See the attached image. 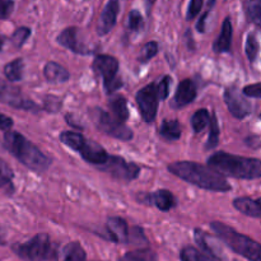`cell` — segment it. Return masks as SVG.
Returning <instances> with one entry per match:
<instances>
[{"label": "cell", "instance_id": "obj_31", "mask_svg": "<svg viewBox=\"0 0 261 261\" xmlns=\"http://www.w3.org/2000/svg\"><path fill=\"white\" fill-rule=\"evenodd\" d=\"M144 28V19L138 10H132L127 17V30L130 32H140Z\"/></svg>", "mask_w": 261, "mask_h": 261}, {"label": "cell", "instance_id": "obj_39", "mask_svg": "<svg viewBox=\"0 0 261 261\" xmlns=\"http://www.w3.org/2000/svg\"><path fill=\"white\" fill-rule=\"evenodd\" d=\"M242 93H244V96H246V97H251V98L260 99L261 98L260 83L257 82V83L251 84V86H246L244 88V91H242Z\"/></svg>", "mask_w": 261, "mask_h": 261}, {"label": "cell", "instance_id": "obj_29", "mask_svg": "<svg viewBox=\"0 0 261 261\" xmlns=\"http://www.w3.org/2000/svg\"><path fill=\"white\" fill-rule=\"evenodd\" d=\"M247 15L256 27L261 25V0H249L246 5Z\"/></svg>", "mask_w": 261, "mask_h": 261}, {"label": "cell", "instance_id": "obj_10", "mask_svg": "<svg viewBox=\"0 0 261 261\" xmlns=\"http://www.w3.org/2000/svg\"><path fill=\"white\" fill-rule=\"evenodd\" d=\"M0 102L14 109L24 110V111L38 112L42 110L35 102L25 98L18 87L12 86L3 79H0Z\"/></svg>", "mask_w": 261, "mask_h": 261}, {"label": "cell", "instance_id": "obj_28", "mask_svg": "<svg viewBox=\"0 0 261 261\" xmlns=\"http://www.w3.org/2000/svg\"><path fill=\"white\" fill-rule=\"evenodd\" d=\"M209 119H211V115H209L208 110L206 109H200L193 115L191 117V125H193V129L195 133H201L206 126L209 125Z\"/></svg>", "mask_w": 261, "mask_h": 261}, {"label": "cell", "instance_id": "obj_5", "mask_svg": "<svg viewBox=\"0 0 261 261\" xmlns=\"http://www.w3.org/2000/svg\"><path fill=\"white\" fill-rule=\"evenodd\" d=\"M60 142L78 153L86 162L91 163L96 167L103 165L110 155L101 145L97 144L93 140L86 139L83 135L75 132L61 133Z\"/></svg>", "mask_w": 261, "mask_h": 261}, {"label": "cell", "instance_id": "obj_17", "mask_svg": "<svg viewBox=\"0 0 261 261\" xmlns=\"http://www.w3.org/2000/svg\"><path fill=\"white\" fill-rule=\"evenodd\" d=\"M196 98V86L190 78L184 79L180 82L177 89H176L175 97H173V106L180 109V107L188 106L189 103L194 102Z\"/></svg>", "mask_w": 261, "mask_h": 261}, {"label": "cell", "instance_id": "obj_12", "mask_svg": "<svg viewBox=\"0 0 261 261\" xmlns=\"http://www.w3.org/2000/svg\"><path fill=\"white\" fill-rule=\"evenodd\" d=\"M224 102L232 116L242 120L252 112V105L241 94L236 87H229L224 91Z\"/></svg>", "mask_w": 261, "mask_h": 261}, {"label": "cell", "instance_id": "obj_8", "mask_svg": "<svg viewBox=\"0 0 261 261\" xmlns=\"http://www.w3.org/2000/svg\"><path fill=\"white\" fill-rule=\"evenodd\" d=\"M13 251L24 261H45L51 252L50 237L46 233H38L27 242L14 245Z\"/></svg>", "mask_w": 261, "mask_h": 261}, {"label": "cell", "instance_id": "obj_38", "mask_svg": "<svg viewBox=\"0 0 261 261\" xmlns=\"http://www.w3.org/2000/svg\"><path fill=\"white\" fill-rule=\"evenodd\" d=\"M14 10L13 0H0V19H8Z\"/></svg>", "mask_w": 261, "mask_h": 261}, {"label": "cell", "instance_id": "obj_33", "mask_svg": "<svg viewBox=\"0 0 261 261\" xmlns=\"http://www.w3.org/2000/svg\"><path fill=\"white\" fill-rule=\"evenodd\" d=\"M31 36V28L28 27H19L14 31V33L10 37L13 46H15L17 48H20L25 43V41L28 40V37Z\"/></svg>", "mask_w": 261, "mask_h": 261}, {"label": "cell", "instance_id": "obj_16", "mask_svg": "<svg viewBox=\"0 0 261 261\" xmlns=\"http://www.w3.org/2000/svg\"><path fill=\"white\" fill-rule=\"evenodd\" d=\"M107 237L111 241L122 244L129 241V227L125 219L120 217H110L106 222Z\"/></svg>", "mask_w": 261, "mask_h": 261}, {"label": "cell", "instance_id": "obj_34", "mask_svg": "<svg viewBox=\"0 0 261 261\" xmlns=\"http://www.w3.org/2000/svg\"><path fill=\"white\" fill-rule=\"evenodd\" d=\"M171 83H172V78H171L170 75L163 76L162 81L155 83L160 101H165V99H167L168 94H170V91H171Z\"/></svg>", "mask_w": 261, "mask_h": 261}, {"label": "cell", "instance_id": "obj_30", "mask_svg": "<svg viewBox=\"0 0 261 261\" xmlns=\"http://www.w3.org/2000/svg\"><path fill=\"white\" fill-rule=\"evenodd\" d=\"M259 41H257L255 33H250L247 36L246 46H245V53H246V56L250 63H254L256 60L257 54H259Z\"/></svg>", "mask_w": 261, "mask_h": 261}, {"label": "cell", "instance_id": "obj_32", "mask_svg": "<svg viewBox=\"0 0 261 261\" xmlns=\"http://www.w3.org/2000/svg\"><path fill=\"white\" fill-rule=\"evenodd\" d=\"M158 50H160V48H158V43L155 42V41H149V42H147L143 46L142 53H140L138 60H139L140 63H148L150 59H153L157 55Z\"/></svg>", "mask_w": 261, "mask_h": 261}, {"label": "cell", "instance_id": "obj_11", "mask_svg": "<svg viewBox=\"0 0 261 261\" xmlns=\"http://www.w3.org/2000/svg\"><path fill=\"white\" fill-rule=\"evenodd\" d=\"M135 99H137V103L139 106L143 120L148 124L154 121L158 111V102H160L155 83H150L143 87L137 93Z\"/></svg>", "mask_w": 261, "mask_h": 261}, {"label": "cell", "instance_id": "obj_9", "mask_svg": "<svg viewBox=\"0 0 261 261\" xmlns=\"http://www.w3.org/2000/svg\"><path fill=\"white\" fill-rule=\"evenodd\" d=\"M99 171L109 173L115 180L133 181L140 175V167L134 162H127L122 157L109 155L103 165L98 166Z\"/></svg>", "mask_w": 261, "mask_h": 261}, {"label": "cell", "instance_id": "obj_35", "mask_svg": "<svg viewBox=\"0 0 261 261\" xmlns=\"http://www.w3.org/2000/svg\"><path fill=\"white\" fill-rule=\"evenodd\" d=\"M13 178V171L9 167L8 163H5L4 161L0 160V188H4L8 184L12 182Z\"/></svg>", "mask_w": 261, "mask_h": 261}, {"label": "cell", "instance_id": "obj_25", "mask_svg": "<svg viewBox=\"0 0 261 261\" xmlns=\"http://www.w3.org/2000/svg\"><path fill=\"white\" fill-rule=\"evenodd\" d=\"M181 261H219L216 256L206 254L193 246H188L181 251Z\"/></svg>", "mask_w": 261, "mask_h": 261}, {"label": "cell", "instance_id": "obj_2", "mask_svg": "<svg viewBox=\"0 0 261 261\" xmlns=\"http://www.w3.org/2000/svg\"><path fill=\"white\" fill-rule=\"evenodd\" d=\"M208 166L224 177L227 176L240 180H257L261 177V161L259 158L217 152L208 158Z\"/></svg>", "mask_w": 261, "mask_h": 261}, {"label": "cell", "instance_id": "obj_13", "mask_svg": "<svg viewBox=\"0 0 261 261\" xmlns=\"http://www.w3.org/2000/svg\"><path fill=\"white\" fill-rule=\"evenodd\" d=\"M59 45L63 47L68 48V50L73 51L74 54L78 55H91L93 51L81 40L79 37V31L76 27H68L56 37Z\"/></svg>", "mask_w": 261, "mask_h": 261}, {"label": "cell", "instance_id": "obj_22", "mask_svg": "<svg viewBox=\"0 0 261 261\" xmlns=\"http://www.w3.org/2000/svg\"><path fill=\"white\" fill-rule=\"evenodd\" d=\"M109 107L111 110V116H114L117 121L124 122L129 119V109L127 101L124 96H114L109 99Z\"/></svg>", "mask_w": 261, "mask_h": 261}, {"label": "cell", "instance_id": "obj_42", "mask_svg": "<svg viewBox=\"0 0 261 261\" xmlns=\"http://www.w3.org/2000/svg\"><path fill=\"white\" fill-rule=\"evenodd\" d=\"M4 43H5V37L0 35V51H2L3 47H4Z\"/></svg>", "mask_w": 261, "mask_h": 261}, {"label": "cell", "instance_id": "obj_40", "mask_svg": "<svg viewBox=\"0 0 261 261\" xmlns=\"http://www.w3.org/2000/svg\"><path fill=\"white\" fill-rule=\"evenodd\" d=\"M13 125H14V122H13L12 117L7 116V115L0 112V130H3V132H8V130L12 129Z\"/></svg>", "mask_w": 261, "mask_h": 261}, {"label": "cell", "instance_id": "obj_21", "mask_svg": "<svg viewBox=\"0 0 261 261\" xmlns=\"http://www.w3.org/2000/svg\"><path fill=\"white\" fill-rule=\"evenodd\" d=\"M43 75H45L46 81L50 82V83H64L70 78L69 71L55 61H48L46 64L45 68H43Z\"/></svg>", "mask_w": 261, "mask_h": 261}, {"label": "cell", "instance_id": "obj_24", "mask_svg": "<svg viewBox=\"0 0 261 261\" xmlns=\"http://www.w3.org/2000/svg\"><path fill=\"white\" fill-rule=\"evenodd\" d=\"M24 61L22 58L14 59L4 66V75L9 82H20L23 79Z\"/></svg>", "mask_w": 261, "mask_h": 261}, {"label": "cell", "instance_id": "obj_43", "mask_svg": "<svg viewBox=\"0 0 261 261\" xmlns=\"http://www.w3.org/2000/svg\"><path fill=\"white\" fill-rule=\"evenodd\" d=\"M154 3H155V0H148V5H149V7H152Z\"/></svg>", "mask_w": 261, "mask_h": 261}, {"label": "cell", "instance_id": "obj_6", "mask_svg": "<svg viewBox=\"0 0 261 261\" xmlns=\"http://www.w3.org/2000/svg\"><path fill=\"white\" fill-rule=\"evenodd\" d=\"M89 115L96 125L97 129L101 130L105 134L110 135V137L115 138V139L122 140V142H129L133 139L134 134L130 127H127L124 122H120L111 116V114L102 110L101 107H93L89 110Z\"/></svg>", "mask_w": 261, "mask_h": 261}, {"label": "cell", "instance_id": "obj_18", "mask_svg": "<svg viewBox=\"0 0 261 261\" xmlns=\"http://www.w3.org/2000/svg\"><path fill=\"white\" fill-rule=\"evenodd\" d=\"M55 261H86V251L79 242H69L55 252Z\"/></svg>", "mask_w": 261, "mask_h": 261}, {"label": "cell", "instance_id": "obj_7", "mask_svg": "<svg viewBox=\"0 0 261 261\" xmlns=\"http://www.w3.org/2000/svg\"><path fill=\"white\" fill-rule=\"evenodd\" d=\"M119 61L111 55H97L94 58L92 68L97 75L103 79V87L107 94H112L122 87V79L119 74Z\"/></svg>", "mask_w": 261, "mask_h": 261}, {"label": "cell", "instance_id": "obj_3", "mask_svg": "<svg viewBox=\"0 0 261 261\" xmlns=\"http://www.w3.org/2000/svg\"><path fill=\"white\" fill-rule=\"evenodd\" d=\"M3 144L13 157L17 158L23 166L33 172L42 173L51 166L50 158L19 133L12 130L5 132Z\"/></svg>", "mask_w": 261, "mask_h": 261}, {"label": "cell", "instance_id": "obj_26", "mask_svg": "<svg viewBox=\"0 0 261 261\" xmlns=\"http://www.w3.org/2000/svg\"><path fill=\"white\" fill-rule=\"evenodd\" d=\"M209 137H208V142H206L205 149L211 150L214 149V148L218 147L219 144V134H221V129H219V124H218V119H217L216 114H213L209 119Z\"/></svg>", "mask_w": 261, "mask_h": 261}, {"label": "cell", "instance_id": "obj_15", "mask_svg": "<svg viewBox=\"0 0 261 261\" xmlns=\"http://www.w3.org/2000/svg\"><path fill=\"white\" fill-rule=\"evenodd\" d=\"M140 203H147L154 205L155 208L162 212H168L176 205V199L170 190H157L153 194H145L139 196Z\"/></svg>", "mask_w": 261, "mask_h": 261}, {"label": "cell", "instance_id": "obj_27", "mask_svg": "<svg viewBox=\"0 0 261 261\" xmlns=\"http://www.w3.org/2000/svg\"><path fill=\"white\" fill-rule=\"evenodd\" d=\"M120 261H157V255L150 249H140L127 252Z\"/></svg>", "mask_w": 261, "mask_h": 261}, {"label": "cell", "instance_id": "obj_4", "mask_svg": "<svg viewBox=\"0 0 261 261\" xmlns=\"http://www.w3.org/2000/svg\"><path fill=\"white\" fill-rule=\"evenodd\" d=\"M211 228L217 237L237 255L249 261H261V246L259 242L239 233L236 229L222 222H212Z\"/></svg>", "mask_w": 261, "mask_h": 261}, {"label": "cell", "instance_id": "obj_41", "mask_svg": "<svg viewBox=\"0 0 261 261\" xmlns=\"http://www.w3.org/2000/svg\"><path fill=\"white\" fill-rule=\"evenodd\" d=\"M211 9H212V8H211ZM211 9L206 10V12L204 13L203 15H201L200 19L198 20V24H196V30H198V32H200V33L205 32V20H206V18H208Z\"/></svg>", "mask_w": 261, "mask_h": 261}, {"label": "cell", "instance_id": "obj_36", "mask_svg": "<svg viewBox=\"0 0 261 261\" xmlns=\"http://www.w3.org/2000/svg\"><path fill=\"white\" fill-rule=\"evenodd\" d=\"M203 3L204 0H190V4H189L188 8V14H186V19L193 20L194 18L198 17L201 8H203Z\"/></svg>", "mask_w": 261, "mask_h": 261}, {"label": "cell", "instance_id": "obj_14", "mask_svg": "<svg viewBox=\"0 0 261 261\" xmlns=\"http://www.w3.org/2000/svg\"><path fill=\"white\" fill-rule=\"evenodd\" d=\"M120 12V3L119 0H109L106 7L103 8L99 17L98 23H97V33L98 36H105L111 32L112 28L115 27L117 20V14Z\"/></svg>", "mask_w": 261, "mask_h": 261}, {"label": "cell", "instance_id": "obj_20", "mask_svg": "<svg viewBox=\"0 0 261 261\" xmlns=\"http://www.w3.org/2000/svg\"><path fill=\"white\" fill-rule=\"evenodd\" d=\"M233 206L240 212V213L245 214L247 217H251V218H260L261 217V203L260 199H254L247 198H236L233 200Z\"/></svg>", "mask_w": 261, "mask_h": 261}, {"label": "cell", "instance_id": "obj_1", "mask_svg": "<svg viewBox=\"0 0 261 261\" xmlns=\"http://www.w3.org/2000/svg\"><path fill=\"white\" fill-rule=\"evenodd\" d=\"M167 170L176 177L204 190L227 193L232 189L231 184L226 180L223 175L217 172L209 166L200 165V163L178 161V162L170 163Z\"/></svg>", "mask_w": 261, "mask_h": 261}, {"label": "cell", "instance_id": "obj_19", "mask_svg": "<svg viewBox=\"0 0 261 261\" xmlns=\"http://www.w3.org/2000/svg\"><path fill=\"white\" fill-rule=\"evenodd\" d=\"M232 33H233V28H232V22L231 18L227 17L223 20V24H222V31L219 33L218 38L216 40V42L213 43V50L217 54H223L228 53L231 50L232 45Z\"/></svg>", "mask_w": 261, "mask_h": 261}, {"label": "cell", "instance_id": "obj_23", "mask_svg": "<svg viewBox=\"0 0 261 261\" xmlns=\"http://www.w3.org/2000/svg\"><path fill=\"white\" fill-rule=\"evenodd\" d=\"M158 134L166 140H170V142H175L178 140L182 135V126H181L180 122L177 120H163L162 124H161L160 130H158Z\"/></svg>", "mask_w": 261, "mask_h": 261}, {"label": "cell", "instance_id": "obj_37", "mask_svg": "<svg viewBox=\"0 0 261 261\" xmlns=\"http://www.w3.org/2000/svg\"><path fill=\"white\" fill-rule=\"evenodd\" d=\"M60 107H61V101L58 98V97L48 96L46 97V99L43 101L42 110H45V111H48V112H58L60 111Z\"/></svg>", "mask_w": 261, "mask_h": 261}]
</instances>
